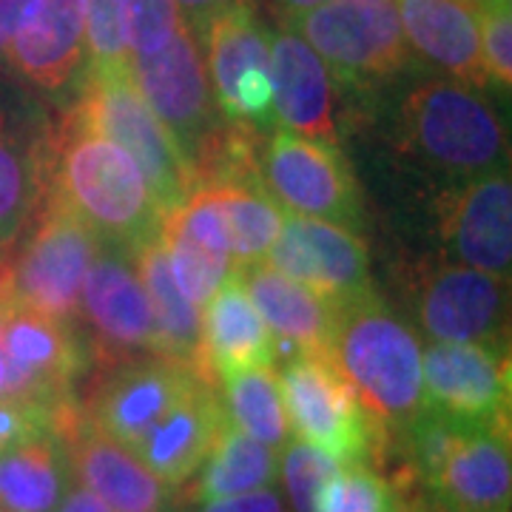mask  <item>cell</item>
Masks as SVG:
<instances>
[{"instance_id":"1","label":"cell","mask_w":512,"mask_h":512,"mask_svg":"<svg viewBox=\"0 0 512 512\" xmlns=\"http://www.w3.org/2000/svg\"><path fill=\"white\" fill-rule=\"evenodd\" d=\"M49 191L66 202L103 245L126 254L157 237L165 220L137 163L74 114L55 140Z\"/></svg>"},{"instance_id":"2","label":"cell","mask_w":512,"mask_h":512,"mask_svg":"<svg viewBox=\"0 0 512 512\" xmlns=\"http://www.w3.org/2000/svg\"><path fill=\"white\" fill-rule=\"evenodd\" d=\"M328 356L387 436L407 430L424 407L421 345L373 288L333 308Z\"/></svg>"},{"instance_id":"3","label":"cell","mask_w":512,"mask_h":512,"mask_svg":"<svg viewBox=\"0 0 512 512\" xmlns=\"http://www.w3.org/2000/svg\"><path fill=\"white\" fill-rule=\"evenodd\" d=\"M404 146L436 171L470 180L501 168L507 131L493 106L458 80H421L402 103Z\"/></svg>"},{"instance_id":"4","label":"cell","mask_w":512,"mask_h":512,"mask_svg":"<svg viewBox=\"0 0 512 512\" xmlns=\"http://www.w3.org/2000/svg\"><path fill=\"white\" fill-rule=\"evenodd\" d=\"M72 114L83 126L94 128L114 146L123 148L137 163L163 217L188 200V194L194 191V168L168 134V128L148 109L128 66L89 69Z\"/></svg>"},{"instance_id":"5","label":"cell","mask_w":512,"mask_h":512,"mask_svg":"<svg viewBox=\"0 0 512 512\" xmlns=\"http://www.w3.org/2000/svg\"><path fill=\"white\" fill-rule=\"evenodd\" d=\"M279 387L288 424L299 441L328 453L339 464L370 461L384 450V430L330 356L299 353L288 359L279 373Z\"/></svg>"},{"instance_id":"6","label":"cell","mask_w":512,"mask_h":512,"mask_svg":"<svg viewBox=\"0 0 512 512\" xmlns=\"http://www.w3.org/2000/svg\"><path fill=\"white\" fill-rule=\"evenodd\" d=\"M128 72L148 109L157 114L185 160L197 171V165L205 160L208 148L214 146L225 126L211 94L197 32L183 20V26L163 49L151 55L128 57Z\"/></svg>"},{"instance_id":"7","label":"cell","mask_w":512,"mask_h":512,"mask_svg":"<svg viewBox=\"0 0 512 512\" xmlns=\"http://www.w3.org/2000/svg\"><path fill=\"white\" fill-rule=\"evenodd\" d=\"M291 29L328 66L330 77L348 86L367 89L410 66V46L390 3L325 0L293 15Z\"/></svg>"},{"instance_id":"8","label":"cell","mask_w":512,"mask_h":512,"mask_svg":"<svg viewBox=\"0 0 512 512\" xmlns=\"http://www.w3.org/2000/svg\"><path fill=\"white\" fill-rule=\"evenodd\" d=\"M100 245L92 228L49 191L32 237L9 265V299L69 325L80 313L83 279Z\"/></svg>"},{"instance_id":"9","label":"cell","mask_w":512,"mask_h":512,"mask_svg":"<svg viewBox=\"0 0 512 512\" xmlns=\"http://www.w3.org/2000/svg\"><path fill=\"white\" fill-rule=\"evenodd\" d=\"M205 69L222 120L245 128L274 123L271 37L248 0H237L202 26Z\"/></svg>"},{"instance_id":"10","label":"cell","mask_w":512,"mask_h":512,"mask_svg":"<svg viewBox=\"0 0 512 512\" xmlns=\"http://www.w3.org/2000/svg\"><path fill=\"white\" fill-rule=\"evenodd\" d=\"M256 168L285 214L345 228L362 225V197L348 160L333 143L276 131L256 148Z\"/></svg>"},{"instance_id":"11","label":"cell","mask_w":512,"mask_h":512,"mask_svg":"<svg viewBox=\"0 0 512 512\" xmlns=\"http://www.w3.org/2000/svg\"><path fill=\"white\" fill-rule=\"evenodd\" d=\"M0 339L6 356L3 396L46 413L72 402V384L86 367V353L63 322L6 299L0 302Z\"/></svg>"},{"instance_id":"12","label":"cell","mask_w":512,"mask_h":512,"mask_svg":"<svg viewBox=\"0 0 512 512\" xmlns=\"http://www.w3.org/2000/svg\"><path fill=\"white\" fill-rule=\"evenodd\" d=\"M80 311L94 330V348L109 367L160 356L151 302L126 251L100 245L83 279Z\"/></svg>"},{"instance_id":"13","label":"cell","mask_w":512,"mask_h":512,"mask_svg":"<svg viewBox=\"0 0 512 512\" xmlns=\"http://www.w3.org/2000/svg\"><path fill=\"white\" fill-rule=\"evenodd\" d=\"M265 262L339 308L370 291L367 251L356 231L316 217L285 214Z\"/></svg>"},{"instance_id":"14","label":"cell","mask_w":512,"mask_h":512,"mask_svg":"<svg viewBox=\"0 0 512 512\" xmlns=\"http://www.w3.org/2000/svg\"><path fill=\"white\" fill-rule=\"evenodd\" d=\"M424 407L476 424L510 421V356L495 345L433 342L421 353Z\"/></svg>"},{"instance_id":"15","label":"cell","mask_w":512,"mask_h":512,"mask_svg":"<svg viewBox=\"0 0 512 512\" xmlns=\"http://www.w3.org/2000/svg\"><path fill=\"white\" fill-rule=\"evenodd\" d=\"M439 234L464 265L510 279L512 185L507 168L478 174L444 191L436 202Z\"/></svg>"},{"instance_id":"16","label":"cell","mask_w":512,"mask_h":512,"mask_svg":"<svg viewBox=\"0 0 512 512\" xmlns=\"http://www.w3.org/2000/svg\"><path fill=\"white\" fill-rule=\"evenodd\" d=\"M424 487L444 512H510V421H461Z\"/></svg>"},{"instance_id":"17","label":"cell","mask_w":512,"mask_h":512,"mask_svg":"<svg viewBox=\"0 0 512 512\" xmlns=\"http://www.w3.org/2000/svg\"><path fill=\"white\" fill-rule=\"evenodd\" d=\"M200 376L163 356H143L109 367L83 410L100 433L134 450L148 430L188 393Z\"/></svg>"},{"instance_id":"18","label":"cell","mask_w":512,"mask_h":512,"mask_svg":"<svg viewBox=\"0 0 512 512\" xmlns=\"http://www.w3.org/2000/svg\"><path fill=\"white\" fill-rule=\"evenodd\" d=\"M419 322L436 342L504 348L507 279L470 265H444L421 285Z\"/></svg>"},{"instance_id":"19","label":"cell","mask_w":512,"mask_h":512,"mask_svg":"<svg viewBox=\"0 0 512 512\" xmlns=\"http://www.w3.org/2000/svg\"><path fill=\"white\" fill-rule=\"evenodd\" d=\"M57 441L66 450L74 481L92 490L111 512H171L163 481L134 456V450L100 433L83 410Z\"/></svg>"},{"instance_id":"20","label":"cell","mask_w":512,"mask_h":512,"mask_svg":"<svg viewBox=\"0 0 512 512\" xmlns=\"http://www.w3.org/2000/svg\"><path fill=\"white\" fill-rule=\"evenodd\" d=\"M86 55L83 0H29L3 63L37 89L60 92L72 86Z\"/></svg>"},{"instance_id":"21","label":"cell","mask_w":512,"mask_h":512,"mask_svg":"<svg viewBox=\"0 0 512 512\" xmlns=\"http://www.w3.org/2000/svg\"><path fill=\"white\" fill-rule=\"evenodd\" d=\"M271 83L274 123L308 140H339L336 86L328 66L293 29H282L271 40Z\"/></svg>"},{"instance_id":"22","label":"cell","mask_w":512,"mask_h":512,"mask_svg":"<svg viewBox=\"0 0 512 512\" xmlns=\"http://www.w3.org/2000/svg\"><path fill=\"white\" fill-rule=\"evenodd\" d=\"M225 421V404L217 396L214 384L200 379L148 430L143 441L134 447V456L165 487H180L200 473Z\"/></svg>"},{"instance_id":"23","label":"cell","mask_w":512,"mask_h":512,"mask_svg":"<svg viewBox=\"0 0 512 512\" xmlns=\"http://www.w3.org/2000/svg\"><path fill=\"white\" fill-rule=\"evenodd\" d=\"M396 15L404 40L450 80L470 89L490 86L478 43V0H396Z\"/></svg>"},{"instance_id":"24","label":"cell","mask_w":512,"mask_h":512,"mask_svg":"<svg viewBox=\"0 0 512 512\" xmlns=\"http://www.w3.org/2000/svg\"><path fill=\"white\" fill-rule=\"evenodd\" d=\"M202 370L211 382L254 367H274V336L256 313L237 271L205 305L200 336Z\"/></svg>"},{"instance_id":"25","label":"cell","mask_w":512,"mask_h":512,"mask_svg":"<svg viewBox=\"0 0 512 512\" xmlns=\"http://www.w3.org/2000/svg\"><path fill=\"white\" fill-rule=\"evenodd\" d=\"M237 276L254 302L262 322L274 330L276 339L291 342L299 353L328 356L333 333V308L322 296L308 291L285 274L271 268L265 259L239 265Z\"/></svg>"},{"instance_id":"26","label":"cell","mask_w":512,"mask_h":512,"mask_svg":"<svg viewBox=\"0 0 512 512\" xmlns=\"http://www.w3.org/2000/svg\"><path fill=\"white\" fill-rule=\"evenodd\" d=\"M134 268L143 282L157 325V342H160V356L168 362L194 370L200 379L211 382L202 370L200 359V336H202V313L194 308L185 293L177 288L171 268H168V254L160 234L143 242L134 254ZM214 384V382H211Z\"/></svg>"},{"instance_id":"27","label":"cell","mask_w":512,"mask_h":512,"mask_svg":"<svg viewBox=\"0 0 512 512\" xmlns=\"http://www.w3.org/2000/svg\"><path fill=\"white\" fill-rule=\"evenodd\" d=\"M72 481L63 444L37 433L0 453V510L55 512Z\"/></svg>"},{"instance_id":"28","label":"cell","mask_w":512,"mask_h":512,"mask_svg":"<svg viewBox=\"0 0 512 512\" xmlns=\"http://www.w3.org/2000/svg\"><path fill=\"white\" fill-rule=\"evenodd\" d=\"M279 478V458L274 447H265L225 421L211 453L200 467V478L191 487V501H220L231 495L254 493L274 487Z\"/></svg>"},{"instance_id":"29","label":"cell","mask_w":512,"mask_h":512,"mask_svg":"<svg viewBox=\"0 0 512 512\" xmlns=\"http://www.w3.org/2000/svg\"><path fill=\"white\" fill-rule=\"evenodd\" d=\"M37 148L26 140L18 117L0 103V245L12 242L43 200Z\"/></svg>"},{"instance_id":"30","label":"cell","mask_w":512,"mask_h":512,"mask_svg":"<svg viewBox=\"0 0 512 512\" xmlns=\"http://www.w3.org/2000/svg\"><path fill=\"white\" fill-rule=\"evenodd\" d=\"M222 404L228 421L265 447H285L291 439L288 410L274 367H254L222 379Z\"/></svg>"},{"instance_id":"31","label":"cell","mask_w":512,"mask_h":512,"mask_svg":"<svg viewBox=\"0 0 512 512\" xmlns=\"http://www.w3.org/2000/svg\"><path fill=\"white\" fill-rule=\"evenodd\" d=\"M160 239H163L165 254H168L171 276L194 308H205L208 299L222 288V282L237 271V262L231 256H222L205 248L165 220L160 225Z\"/></svg>"},{"instance_id":"32","label":"cell","mask_w":512,"mask_h":512,"mask_svg":"<svg viewBox=\"0 0 512 512\" xmlns=\"http://www.w3.org/2000/svg\"><path fill=\"white\" fill-rule=\"evenodd\" d=\"M316 512H404L399 487L367 461L342 464L325 481Z\"/></svg>"},{"instance_id":"33","label":"cell","mask_w":512,"mask_h":512,"mask_svg":"<svg viewBox=\"0 0 512 512\" xmlns=\"http://www.w3.org/2000/svg\"><path fill=\"white\" fill-rule=\"evenodd\" d=\"M342 464L333 461L328 453L316 450L305 441H288L285 456L279 464V476L285 481V490L291 498V512H316V498Z\"/></svg>"},{"instance_id":"34","label":"cell","mask_w":512,"mask_h":512,"mask_svg":"<svg viewBox=\"0 0 512 512\" xmlns=\"http://www.w3.org/2000/svg\"><path fill=\"white\" fill-rule=\"evenodd\" d=\"M89 69H123L128 66L126 9L123 0H83Z\"/></svg>"},{"instance_id":"35","label":"cell","mask_w":512,"mask_h":512,"mask_svg":"<svg viewBox=\"0 0 512 512\" xmlns=\"http://www.w3.org/2000/svg\"><path fill=\"white\" fill-rule=\"evenodd\" d=\"M478 43L487 80L507 92L512 83L510 0H478Z\"/></svg>"},{"instance_id":"36","label":"cell","mask_w":512,"mask_h":512,"mask_svg":"<svg viewBox=\"0 0 512 512\" xmlns=\"http://www.w3.org/2000/svg\"><path fill=\"white\" fill-rule=\"evenodd\" d=\"M126 9L128 57L151 55L163 49L183 26L177 0H123Z\"/></svg>"},{"instance_id":"37","label":"cell","mask_w":512,"mask_h":512,"mask_svg":"<svg viewBox=\"0 0 512 512\" xmlns=\"http://www.w3.org/2000/svg\"><path fill=\"white\" fill-rule=\"evenodd\" d=\"M197 512H291L285 498L274 487H262L254 493L231 495L220 501H202Z\"/></svg>"},{"instance_id":"38","label":"cell","mask_w":512,"mask_h":512,"mask_svg":"<svg viewBox=\"0 0 512 512\" xmlns=\"http://www.w3.org/2000/svg\"><path fill=\"white\" fill-rule=\"evenodd\" d=\"M55 512H111V510L92 493V490H86L80 481H74L72 478Z\"/></svg>"},{"instance_id":"39","label":"cell","mask_w":512,"mask_h":512,"mask_svg":"<svg viewBox=\"0 0 512 512\" xmlns=\"http://www.w3.org/2000/svg\"><path fill=\"white\" fill-rule=\"evenodd\" d=\"M228 3H237V0H177V9L185 15V23L200 35L208 18L225 9Z\"/></svg>"},{"instance_id":"40","label":"cell","mask_w":512,"mask_h":512,"mask_svg":"<svg viewBox=\"0 0 512 512\" xmlns=\"http://www.w3.org/2000/svg\"><path fill=\"white\" fill-rule=\"evenodd\" d=\"M282 3V9L288 12V15H299V12H308L313 6H319V3H325V0H279Z\"/></svg>"},{"instance_id":"41","label":"cell","mask_w":512,"mask_h":512,"mask_svg":"<svg viewBox=\"0 0 512 512\" xmlns=\"http://www.w3.org/2000/svg\"><path fill=\"white\" fill-rule=\"evenodd\" d=\"M9 299V265L0 262V302Z\"/></svg>"},{"instance_id":"42","label":"cell","mask_w":512,"mask_h":512,"mask_svg":"<svg viewBox=\"0 0 512 512\" xmlns=\"http://www.w3.org/2000/svg\"><path fill=\"white\" fill-rule=\"evenodd\" d=\"M6 393V356H3V339H0V396Z\"/></svg>"},{"instance_id":"43","label":"cell","mask_w":512,"mask_h":512,"mask_svg":"<svg viewBox=\"0 0 512 512\" xmlns=\"http://www.w3.org/2000/svg\"><path fill=\"white\" fill-rule=\"evenodd\" d=\"M342 3H365V6H384L390 0H342Z\"/></svg>"},{"instance_id":"44","label":"cell","mask_w":512,"mask_h":512,"mask_svg":"<svg viewBox=\"0 0 512 512\" xmlns=\"http://www.w3.org/2000/svg\"><path fill=\"white\" fill-rule=\"evenodd\" d=\"M0 453H3V444H0Z\"/></svg>"},{"instance_id":"45","label":"cell","mask_w":512,"mask_h":512,"mask_svg":"<svg viewBox=\"0 0 512 512\" xmlns=\"http://www.w3.org/2000/svg\"><path fill=\"white\" fill-rule=\"evenodd\" d=\"M0 512H3V510H0Z\"/></svg>"}]
</instances>
